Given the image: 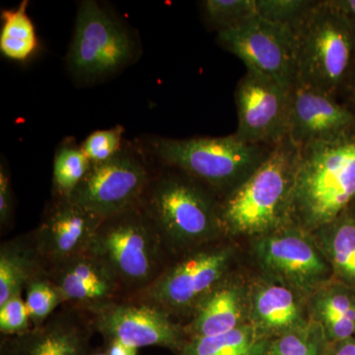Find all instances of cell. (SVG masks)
<instances>
[{
    "mask_svg": "<svg viewBox=\"0 0 355 355\" xmlns=\"http://www.w3.org/2000/svg\"><path fill=\"white\" fill-rule=\"evenodd\" d=\"M88 313L104 342L120 340L139 349L162 347L177 355L188 340L184 324L139 299H119Z\"/></svg>",
    "mask_w": 355,
    "mask_h": 355,
    "instance_id": "cell-10",
    "label": "cell"
},
{
    "mask_svg": "<svg viewBox=\"0 0 355 355\" xmlns=\"http://www.w3.org/2000/svg\"><path fill=\"white\" fill-rule=\"evenodd\" d=\"M311 319L323 328L331 343L355 336V291L333 280L307 300Z\"/></svg>",
    "mask_w": 355,
    "mask_h": 355,
    "instance_id": "cell-20",
    "label": "cell"
},
{
    "mask_svg": "<svg viewBox=\"0 0 355 355\" xmlns=\"http://www.w3.org/2000/svg\"><path fill=\"white\" fill-rule=\"evenodd\" d=\"M329 355H355V338L331 343Z\"/></svg>",
    "mask_w": 355,
    "mask_h": 355,
    "instance_id": "cell-35",
    "label": "cell"
},
{
    "mask_svg": "<svg viewBox=\"0 0 355 355\" xmlns=\"http://www.w3.org/2000/svg\"><path fill=\"white\" fill-rule=\"evenodd\" d=\"M89 253L108 268L125 298L148 288L173 259L139 205L104 219Z\"/></svg>",
    "mask_w": 355,
    "mask_h": 355,
    "instance_id": "cell-5",
    "label": "cell"
},
{
    "mask_svg": "<svg viewBox=\"0 0 355 355\" xmlns=\"http://www.w3.org/2000/svg\"><path fill=\"white\" fill-rule=\"evenodd\" d=\"M330 340L317 322L307 324L272 338L266 355H329Z\"/></svg>",
    "mask_w": 355,
    "mask_h": 355,
    "instance_id": "cell-26",
    "label": "cell"
},
{
    "mask_svg": "<svg viewBox=\"0 0 355 355\" xmlns=\"http://www.w3.org/2000/svg\"><path fill=\"white\" fill-rule=\"evenodd\" d=\"M350 209H352V214H354V216L355 217V202H354V205L350 207Z\"/></svg>",
    "mask_w": 355,
    "mask_h": 355,
    "instance_id": "cell-38",
    "label": "cell"
},
{
    "mask_svg": "<svg viewBox=\"0 0 355 355\" xmlns=\"http://www.w3.org/2000/svg\"><path fill=\"white\" fill-rule=\"evenodd\" d=\"M33 324L23 292L12 296L0 305V334L1 336L22 335L31 330Z\"/></svg>",
    "mask_w": 355,
    "mask_h": 355,
    "instance_id": "cell-31",
    "label": "cell"
},
{
    "mask_svg": "<svg viewBox=\"0 0 355 355\" xmlns=\"http://www.w3.org/2000/svg\"><path fill=\"white\" fill-rule=\"evenodd\" d=\"M291 29L295 83L334 98L345 93L355 70V32L331 0L315 1Z\"/></svg>",
    "mask_w": 355,
    "mask_h": 355,
    "instance_id": "cell-4",
    "label": "cell"
},
{
    "mask_svg": "<svg viewBox=\"0 0 355 355\" xmlns=\"http://www.w3.org/2000/svg\"><path fill=\"white\" fill-rule=\"evenodd\" d=\"M46 273L62 296V306L88 312L125 298L114 275L89 251L49 268Z\"/></svg>",
    "mask_w": 355,
    "mask_h": 355,
    "instance_id": "cell-17",
    "label": "cell"
},
{
    "mask_svg": "<svg viewBox=\"0 0 355 355\" xmlns=\"http://www.w3.org/2000/svg\"><path fill=\"white\" fill-rule=\"evenodd\" d=\"M331 1L355 32V0H331Z\"/></svg>",
    "mask_w": 355,
    "mask_h": 355,
    "instance_id": "cell-33",
    "label": "cell"
},
{
    "mask_svg": "<svg viewBox=\"0 0 355 355\" xmlns=\"http://www.w3.org/2000/svg\"><path fill=\"white\" fill-rule=\"evenodd\" d=\"M95 334L88 312L62 306L42 326L22 335L1 336L0 355H89Z\"/></svg>",
    "mask_w": 355,
    "mask_h": 355,
    "instance_id": "cell-15",
    "label": "cell"
},
{
    "mask_svg": "<svg viewBox=\"0 0 355 355\" xmlns=\"http://www.w3.org/2000/svg\"><path fill=\"white\" fill-rule=\"evenodd\" d=\"M226 238L173 258L155 282L133 296L186 324L200 302L232 275L234 245Z\"/></svg>",
    "mask_w": 355,
    "mask_h": 355,
    "instance_id": "cell-7",
    "label": "cell"
},
{
    "mask_svg": "<svg viewBox=\"0 0 355 355\" xmlns=\"http://www.w3.org/2000/svg\"><path fill=\"white\" fill-rule=\"evenodd\" d=\"M254 260L266 279L309 298L335 280L312 233L289 225L254 239Z\"/></svg>",
    "mask_w": 355,
    "mask_h": 355,
    "instance_id": "cell-9",
    "label": "cell"
},
{
    "mask_svg": "<svg viewBox=\"0 0 355 355\" xmlns=\"http://www.w3.org/2000/svg\"><path fill=\"white\" fill-rule=\"evenodd\" d=\"M270 340L249 323L221 335L189 338L177 355H266Z\"/></svg>",
    "mask_w": 355,
    "mask_h": 355,
    "instance_id": "cell-23",
    "label": "cell"
},
{
    "mask_svg": "<svg viewBox=\"0 0 355 355\" xmlns=\"http://www.w3.org/2000/svg\"><path fill=\"white\" fill-rule=\"evenodd\" d=\"M312 234L336 282L355 291V217L350 207Z\"/></svg>",
    "mask_w": 355,
    "mask_h": 355,
    "instance_id": "cell-22",
    "label": "cell"
},
{
    "mask_svg": "<svg viewBox=\"0 0 355 355\" xmlns=\"http://www.w3.org/2000/svg\"><path fill=\"white\" fill-rule=\"evenodd\" d=\"M217 43L244 62L247 71L292 87L296 79L295 41L291 27L257 15L218 32Z\"/></svg>",
    "mask_w": 355,
    "mask_h": 355,
    "instance_id": "cell-11",
    "label": "cell"
},
{
    "mask_svg": "<svg viewBox=\"0 0 355 355\" xmlns=\"http://www.w3.org/2000/svg\"><path fill=\"white\" fill-rule=\"evenodd\" d=\"M354 338H355V336H354Z\"/></svg>",
    "mask_w": 355,
    "mask_h": 355,
    "instance_id": "cell-39",
    "label": "cell"
},
{
    "mask_svg": "<svg viewBox=\"0 0 355 355\" xmlns=\"http://www.w3.org/2000/svg\"><path fill=\"white\" fill-rule=\"evenodd\" d=\"M90 167V160L83 147L73 144L58 147L53 160V198H71Z\"/></svg>",
    "mask_w": 355,
    "mask_h": 355,
    "instance_id": "cell-25",
    "label": "cell"
},
{
    "mask_svg": "<svg viewBox=\"0 0 355 355\" xmlns=\"http://www.w3.org/2000/svg\"><path fill=\"white\" fill-rule=\"evenodd\" d=\"M24 292L33 328L46 323L64 304L57 286L51 282L46 270L30 279Z\"/></svg>",
    "mask_w": 355,
    "mask_h": 355,
    "instance_id": "cell-27",
    "label": "cell"
},
{
    "mask_svg": "<svg viewBox=\"0 0 355 355\" xmlns=\"http://www.w3.org/2000/svg\"><path fill=\"white\" fill-rule=\"evenodd\" d=\"M139 205L172 258L225 238L216 193L183 173L154 174Z\"/></svg>",
    "mask_w": 355,
    "mask_h": 355,
    "instance_id": "cell-3",
    "label": "cell"
},
{
    "mask_svg": "<svg viewBox=\"0 0 355 355\" xmlns=\"http://www.w3.org/2000/svg\"><path fill=\"white\" fill-rule=\"evenodd\" d=\"M123 128L116 125L109 130H100L91 133L84 140L83 147L91 164L105 162L123 150Z\"/></svg>",
    "mask_w": 355,
    "mask_h": 355,
    "instance_id": "cell-30",
    "label": "cell"
},
{
    "mask_svg": "<svg viewBox=\"0 0 355 355\" xmlns=\"http://www.w3.org/2000/svg\"><path fill=\"white\" fill-rule=\"evenodd\" d=\"M14 212V195L10 176L3 163L0 165V227L1 232L10 227Z\"/></svg>",
    "mask_w": 355,
    "mask_h": 355,
    "instance_id": "cell-32",
    "label": "cell"
},
{
    "mask_svg": "<svg viewBox=\"0 0 355 355\" xmlns=\"http://www.w3.org/2000/svg\"><path fill=\"white\" fill-rule=\"evenodd\" d=\"M103 220L71 198H53L31 231L46 270L87 253Z\"/></svg>",
    "mask_w": 355,
    "mask_h": 355,
    "instance_id": "cell-14",
    "label": "cell"
},
{
    "mask_svg": "<svg viewBox=\"0 0 355 355\" xmlns=\"http://www.w3.org/2000/svg\"><path fill=\"white\" fill-rule=\"evenodd\" d=\"M299 157L300 147L287 137L251 176L224 196L219 202L224 237L256 239L291 224Z\"/></svg>",
    "mask_w": 355,
    "mask_h": 355,
    "instance_id": "cell-2",
    "label": "cell"
},
{
    "mask_svg": "<svg viewBox=\"0 0 355 355\" xmlns=\"http://www.w3.org/2000/svg\"><path fill=\"white\" fill-rule=\"evenodd\" d=\"M27 7L28 1L24 0L17 8L1 12L0 53L14 62H28L39 49L36 27L28 15Z\"/></svg>",
    "mask_w": 355,
    "mask_h": 355,
    "instance_id": "cell-24",
    "label": "cell"
},
{
    "mask_svg": "<svg viewBox=\"0 0 355 355\" xmlns=\"http://www.w3.org/2000/svg\"><path fill=\"white\" fill-rule=\"evenodd\" d=\"M135 55V41L121 21L94 0L80 2L67 57L72 76L83 83L99 80L127 67Z\"/></svg>",
    "mask_w": 355,
    "mask_h": 355,
    "instance_id": "cell-8",
    "label": "cell"
},
{
    "mask_svg": "<svg viewBox=\"0 0 355 355\" xmlns=\"http://www.w3.org/2000/svg\"><path fill=\"white\" fill-rule=\"evenodd\" d=\"M108 355H139V349L130 347L120 340H109L103 345Z\"/></svg>",
    "mask_w": 355,
    "mask_h": 355,
    "instance_id": "cell-34",
    "label": "cell"
},
{
    "mask_svg": "<svg viewBox=\"0 0 355 355\" xmlns=\"http://www.w3.org/2000/svg\"><path fill=\"white\" fill-rule=\"evenodd\" d=\"M311 0H257V12L263 19L293 27L314 4Z\"/></svg>",
    "mask_w": 355,
    "mask_h": 355,
    "instance_id": "cell-29",
    "label": "cell"
},
{
    "mask_svg": "<svg viewBox=\"0 0 355 355\" xmlns=\"http://www.w3.org/2000/svg\"><path fill=\"white\" fill-rule=\"evenodd\" d=\"M31 232L6 240L0 245V305L24 292L26 284L46 272Z\"/></svg>",
    "mask_w": 355,
    "mask_h": 355,
    "instance_id": "cell-21",
    "label": "cell"
},
{
    "mask_svg": "<svg viewBox=\"0 0 355 355\" xmlns=\"http://www.w3.org/2000/svg\"><path fill=\"white\" fill-rule=\"evenodd\" d=\"M355 128V112L336 98L294 83L287 137L298 147L330 140Z\"/></svg>",
    "mask_w": 355,
    "mask_h": 355,
    "instance_id": "cell-16",
    "label": "cell"
},
{
    "mask_svg": "<svg viewBox=\"0 0 355 355\" xmlns=\"http://www.w3.org/2000/svg\"><path fill=\"white\" fill-rule=\"evenodd\" d=\"M355 202V128L300 148L291 224L313 233Z\"/></svg>",
    "mask_w": 355,
    "mask_h": 355,
    "instance_id": "cell-1",
    "label": "cell"
},
{
    "mask_svg": "<svg viewBox=\"0 0 355 355\" xmlns=\"http://www.w3.org/2000/svg\"><path fill=\"white\" fill-rule=\"evenodd\" d=\"M345 93H347L349 101V104H347V106L350 107L355 112V70L354 76L350 79L349 86H347V90H345Z\"/></svg>",
    "mask_w": 355,
    "mask_h": 355,
    "instance_id": "cell-36",
    "label": "cell"
},
{
    "mask_svg": "<svg viewBox=\"0 0 355 355\" xmlns=\"http://www.w3.org/2000/svg\"><path fill=\"white\" fill-rule=\"evenodd\" d=\"M249 323L272 340L310 321L307 298L263 277L249 284Z\"/></svg>",
    "mask_w": 355,
    "mask_h": 355,
    "instance_id": "cell-18",
    "label": "cell"
},
{
    "mask_svg": "<svg viewBox=\"0 0 355 355\" xmlns=\"http://www.w3.org/2000/svg\"><path fill=\"white\" fill-rule=\"evenodd\" d=\"M154 174L144 159L123 148L110 160L91 164L70 198L107 219L139 205Z\"/></svg>",
    "mask_w": 355,
    "mask_h": 355,
    "instance_id": "cell-12",
    "label": "cell"
},
{
    "mask_svg": "<svg viewBox=\"0 0 355 355\" xmlns=\"http://www.w3.org/2000/svg\"><path fill=\"white\" fill-rule=\"evenodd\" d=\"M292 87L247 71L235 91V135L248 144L268 147L287 139Z\"/></svg>",
    "mask_w": 355,
    "mask_h": 355,
    "instance_id": "cell-13",
    "label": "cell"
},
{
    "mask_svg": "<svg viewBox=\"0 0 355 355\" xmlns=\"http://www.w3.org/2000/svg\"><path fill=\"white\" fill-rule=\"evenodd\" d=\"M249 284L231 275L210 292L184 324L189 338L227 333L249 324Z\"/></svg>",
    "mask_w": 355,
    "mask_h": 355,
    "instance_id": "cell-19",
    "label": "cell"
},
{
    "mask_svg": "<svg viewBox=\"0 0 355 355\" xmlns=\"http://www.w3.org/2000/svg\"><path fill=\"white\" fill-rule=\"evenodd\" d=\"M149 147L168 169L183 173L223 197L251 176L272 149L248 144L235 133L186 139L156 137Z\"/></svg>",
    "mask_w": 355,
    "mask_h": 355,
    "instance_id": "cell-6",
    "label": "cell"
},
{
    "mask_svg": "<svg viewBox=\"0 0 355 355\" xmlns=\"http://www.w3.org/2000/svg\"><path fill=\"white\" fill-rule=\"evenodd\" d=\"M202 8L205 19L218 32L258 15L257 0H205Z\"/></svg>",
    "mask_w": 355,
    "mask_h": 355,
    "instance_id": "cell-28",
    "label": "cell"
},
{
    "mask_svg": "<svg viewBox=\"0 0 355 355\" xmlns=\"http://www.w3.org/2000/svg\"><path fill=\"white\" fill-rule=\"evenodd\" d=\"M89 355H108L107 354L106 350L104 349V347H100V349H93L92 352H90Z\"/></svg>",
    "mask_w": 355,
    "mask_h": 355,
    "instance_id": "cell-37",
    "label": "cell"
}]
</instances>
